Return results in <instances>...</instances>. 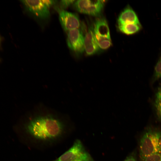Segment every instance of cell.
Segmentation results:
<instances>
[{"instance_id":"9c48e42d","label":"cell","mask_w":161,"mask_h":161,"mask_svg":"<svg viewBox=\"0 0 161 161\" xmlns=\"http://www.w3.org/2000/svg\"><path fill=\"white\" fill-rule=\"evenodd\" d=\"M84 48L86 55L89 56L95 54L100 49L94 37L92 27L89 28L84 36Z\"/></svg>"},{"instance_id":"5b68a950","label":"cell","mask_w":161,"mask_h":161,"mask_svg":"<svg viewBox=\"0 0 161 161\" xmlns=\"http://www.w3.org/2000/svg\"><path fill=\"white\" fill-rule=\"evenodd\" d=\"M77 159L84 161H93L91 156L85 149L81 141L78 139L76 140L73 145L56 161H72Z\"/></svg>"},{"instance_id":"30bf717a","label":"cell","mask_w":161,"mask_h":161,"mask_svg":"<svg viewBox=\"0 0 161 161\" xmlns=\"http://www.w3.org/2000/svg\"><path fill=\"white\" fill-rule=\"evenodd\" d=\"M117 22L118 25L131 23L140 24L136 13L130 8L125 9L121 13Z\"/></svg>"},{"instance_id":"ffe728a7","label":"cell","mask_w":161,"mask_h":161,"mask_svg":"<svg viewBox=\"0 0 161 161\" xmlns=\"http://www.w3.org/2000/svg\"><path fill=\"white\" fill-rule=\"evenodd\" d=\"M72 161H84L79 159H75Z\"/></svg>"},{"instance_id":"e0dca14e","label":"cell","mask_w":161,"mask_h":161,"mask_svg":"<svg viewBox=\"0 0 161 161\" xmlns=\"http://www.w3.org/2000/svg\"><path fill=\"white\" fill-rule=\"evenodd\" d=\"M124 161H137L135 155L131 154L128 156Z\"/></svg>"},{"instance_id":"7c38bea8","label":"cell","mask_w":161,"mask_h":161,"mask_svg":"<svg viewBox=\"0 0 161 161\" xmlns=\"http://www.w3.org/2000/svg\"><path fill=\"white\" fill-rule=\"evenodd\" d=\"M141 160L142 161H161V154L154 153L145 157Z\"/></svg>"},{"instance_id":"44dd1931","label":"cell","mask_w":161,"mask_h":161,"mask_svg":"<svg viewBox=\"0 0 161 161\" xmlns=\"http://www.w3.org/2000/svg\"><path fill=\"white\" fill-rule=\"evenodd\" d=\"M1 40L0 38V43H1Z\"/></svg>"},{"instance_id":"6da1fadb","label":"cell","mask_w":161,"mask_h":161,"mask_svg":"<svg viewBox=\"0 0 161 161\" xmlns=\"http://www.w3.org/2000/svg\"><path fill=\"white\" fill-rule=\"evenodd\" d=\"M27 129L35 138L41 140L55 138L60 136L63 126L58 120L49 116L36 117L28 123Z\"/></svg>"},{"instance_id":"52a82bcc","label":"cell","mask_w":161,"mask_h":161,"mask_svg":"<svg viewBox=\"0 0 161 161\" xmlns=\"http://www.w3.org/2000/svg\"><path fill=\"white\" fill-rule=\"evenodd\" d=\"M25 9L35 17L46 19L50 16L49 9L41 0H21Z\"/></svg>"},{"instance_id":"9a60e30c","label":"cell","mask_w":161,"mask_h":161,"mask_svg":"<svg viewBox=\"0 0 161 161\" xmlns=\"http://www.w3.org/2000/svg\"><path fill=\"white\" fill-rule=\"evenodd\" d=\"M155 106L157 115L161 120V102L156 100L155 102Z\"/></svg>"},{"instance_id":"2e32d148","label":"cell","mask_w":161,"mask_h":161,"mask_svg":"<svg viewBox=\"0 0 161 161\" xmlns=\"http://www.w3.org/2000/svg\"><path fill=\"white\" fill-rule=\"evenodd\" d=\"M41 1L49 9L55 4L57 2V1L56 0H41Z\"/></svg>"},{"instance_id":"277c9868","label":"cell","mask_w":161,"mask_h":161,"mask_svg":"<svg viewBox=\"0 0 161 161\" xmlns=\"http://www.w3.org/2000/svg\"><path fill=\"white\" fill-rule=\"evenodd\" d=\"M105 1L100 0H78L73 4V7L80 13L98 16L103 9Z\"/></svg>"},{"instance_id":"8fae6325","label":"cell","mask_w":161,"mask_h":161,"mask_svg":"<svg viewBox=\"0 0 161 161\" xmlns=\"http://www.w3.org/2000/svg\"><path fill=\"white\" fill-rule=\"evenodd\" d=\"M140 24L133 23L118 25L120 30L127 35H131L137 32L140 30Z\"/></svg>"},{"instance_id":"8992f818","label":"cell","mask_w":161,"mask_h":161,"mask_svg":"<svg viewBox=\"0 0 161 161\" xmlns=\"http://www.w3.org/2000/svg\"><path fill=\"white\" fill-rule=\"evenodd\" d=\"M66 42L69 48L75 53L81 54L84 51V36L79 29L68 32Z\"/></svg>"},{"instance_id":"ac0fdd59","label":"cell","mask_w":161,"mask_h":161,"mask_svg":"<svg viewBox=\"0 0 161 161\" xmlns=\"http://www.w3.org/2000/svg\"><path fill=\"white\" fill-rule=\"evenodd\" d=\"M156 100L161 102V87H160L157 92L156 94Z\"/></svg>"},{"instance_id":"ba28073f","label":"cell","mask_w":161,"mask_h":161,"mask_svg":"<svg viewBox=\"0 0 161 161\" xmlns=\"http://www.w3.org/2000/svg\"><path fill=\"white\" fill-rule=\"evenodd\" d=\"M58 12L60 22L65 31L68 32L79 27L80 21L76 14L65 10H59Z\"/></svg>"},{"instance_id":"7a4b0ae2","label":"cell","mask_w":161,"mask_h":161,"mask_svg":"<svg viewBox=\"0 0 161 161\" xmlns=\"http://www.w3.org/2000/svg\"><path fill=\"white\" fill-rule=\"evenodd\" d=\"M161 131L149 129L143 134L140 140L139 151L141 159L151 154L160 153L159 142Z\"/></svg>"},{"instance_id":"5bb4252c","label":"cell","mask_w":161,"mask_h":161,"mask_svg":"<svg viewBox=\"0 0 161 161\" xmlns=\"http://www.w3.org/2000/svg\"><path fill=\"white\" fill-rule=\"evenodd\" d=\"M154 77L156 79L161 78V58L157 62L155 66Z\"/></svg>"},{"instance_id":"d6986e66","label":"cell","mask_w":161,"mask_h":161,"mask_svg":"<svg viewBox=\"0 0 161 161\" xmlns=\"http://www.w3.org/2000/svg\"><path fill=\"white\" fill-rule=\"evenodd\" d=\"M159 148H160V153L161 154V137L160 140Z\"/></svg>"},{"instance_id":"3957f363","label":"cell","mask_w":161,"mask_h":161,"mask_svg":"<svg viewBox=\"0 0 161 161\" xmlns=\"http://www.w3.org/2000/svg\"><path fill=\"white\" fill-rule=\"evenodd\" d=\"M94 37L99 49H106L112 45L110 30L106 20L103 18H97L92 27Z\"/></svg>"},{"instance_id":"4fadbf2b","label":"cell","mask_w":161,"mask_h":161,"mask_svg":"<svg viewBox=\"0 0 161 161\" xmlns=\"http://www.w3.org/2000/svg\"><path fill=\"white\" fill-rule=\"evenodd\" d=\"M75 1L72 0H62L60 1L59 5L60 9L59 10H65L71 5L73 4Z\"/></svg>"}]
</instances>
